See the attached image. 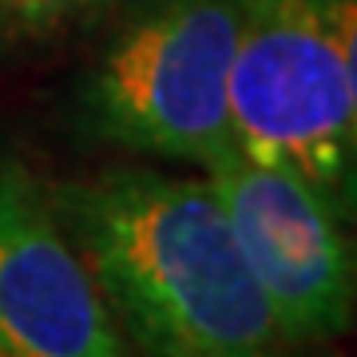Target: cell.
I'll return each mask as SVG.
<instances>
[{"label":"cell","mask_w":357,"mask_h":357,"mask_svg":"<svg viewBox=\"0 0 357 357\" xmlns=\"http://www.w3.org/2000/svg\"><path fill=\"white\" fill-rule=\"evenodd\" d=\"M206 183L282 337L306 345L349 330L357 266L342 211L294 171L255 163L234 147L206 163Z\"/></svg>","instance_id":"4"},{"label":"cell","mask_w":357,"mask_h":357,"mask_svg":"<svg viewBox=\"0 0 357 357\" xmlns=\"http://www.w3.org/2000/svg\"><path fill=\"white\" fill-rule=\"evenodd\" d=\"M115 326L151 357H286L206 178L115 171L64 199Z\"/></svg>","instance_id":"1"},{"label":"cell","mask_w":357,"mask_h":357,"mask_svg":"<svg viewBox=\"0 0 357 357\" xmlns=\"http://www.w3.org/2000/svg\"><path fill=\"white\" fill-rule=\"evenodd\" d=\"M100 0H0V24H52Z\"/></svg>","instance_id":"6"},{"label":"cell","mask_w":357,"mask_h":357,"mask_svg":"<svg viewBox=\"0 0 357 357\" xmlns=\"http://www.w3.org/2000/svg\"><path fill=\"white\" fill-rule=\"evenodd\" d=\"M230 143L349 211L357 151V0H243Z\"/></svg>","instance_id":"2"},{"label":"cell","mask_w":357,"mask_h":357,"mask_svg":"<svg viewBox=\"0 0 357 357\" xmlns=\"http://www.w3.org/2000/svg\"><path fill=\"white\" fill-rule=\"evenodd\" d=\"M0 357H131L79 246L36 183L8 163H0Z\"/></svg>","instance_id":"5"},{"label":"cell","mask_w":357,"mask_h":357,"mask_svg":"<svg viewBox=\"0 0 357 357\" xmlns=\"http://www.w3.org/2000/svg\"><path fill=\"white\" fill-rule=\"evenodd\" d=\"M243 0H171L112 44L91 103L135 151L211 163L230 151V60Z\"/></svg>","instance_id":"3"}]
</instances>
